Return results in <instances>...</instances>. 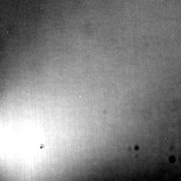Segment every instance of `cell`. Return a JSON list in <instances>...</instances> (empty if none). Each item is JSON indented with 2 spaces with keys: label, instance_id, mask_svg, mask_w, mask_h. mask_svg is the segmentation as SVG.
Instances as JSON below:
<instances>
[{
  "label": "cell",
  "instance_id": "cell-1",
  "mask_svg": "<svg viewBox=\"0 0 181 181\" xmlns=\"http://www.w3.org/2000/svg\"></svg>",
  "mask_w": 181,
  "mask_h": 181
}]
</instances>
